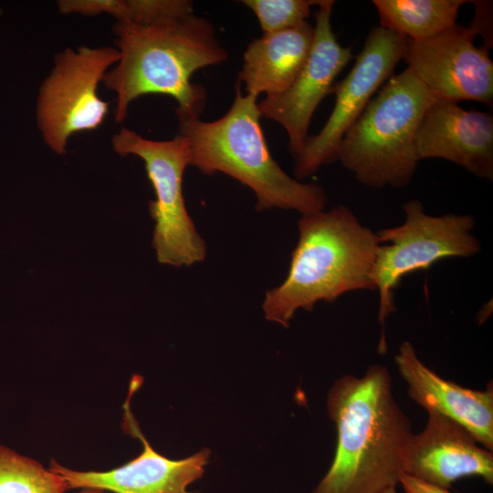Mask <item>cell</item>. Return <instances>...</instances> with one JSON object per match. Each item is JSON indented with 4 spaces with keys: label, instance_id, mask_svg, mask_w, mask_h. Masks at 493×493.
I'll return each mask as SVG.
<instances>
[{
    "label": "cell",
    "instance_id": "obj_1",
    "mask_svg": "<svg viewBox=\"0 0 493 493\" xmlns=\"http://www.w3.org/2000/svg\"><path fill=\"white\" fill-rule=\"evenodd\" d=\"M327 411L337 429L332 463L311 493H380L396 488L413 434L399 406L392 376L382 364L362 376L337 379L327 395Z\"/></svg>",
    "mask_w": 493,
    "mask_h": 493
},
{
    "label": "cell",
    "instance_id": "obj_2",
    "mask_svg": "<svg viewBox=\"0 0 493 493\" xmlns=\"http://www.w3.org/2000/svg\"><path fill=\"white\" fill-rule=\"evenodd\" d=\"M114 34L120 59L102 83L116 93L117 123L126 119L134 100L147 94L173 98L178 118L200 116L206 92L191 77L228 58L208 19L193 14L147 26L117 22Z\"/></svg>",
    "mask_w": 493,
    "mask_h": 493
},
{
    "label": "cell",
    "instance_id": "obj_3",
    "mask_svg": "<svg viewBox=\"0 0 493 493\" xmlns=\"http://www.w3.org/2000/svg\"><path fill=\"white\" fill-rule=\"evenodd\" d=\"M283 282L266 292L265 318L284 327L298 309L333 302L355 290H376L372 269L380 241L345 205L303 215Z\"/></svg>",
    "mask_w": 493,
    "mask_h": 493
},
{
    "label": "cell",
    "instance_id": "obj_4",
    "mask_svg": "<svg viewBox=\"0 0 493 493\" xmlns=\"http://www.w3.org/2000/svg\"><path fill=\"white\" fill-rule=\"evenodd\" d=\"M257 98L243 95L237 82L234 102L223 117L212 121L178 118L179 135L188 142L190 165L205 174L226 173L249 187L258 211L279 208L301 215L323 211L328 202L325 190L290 177L273 159L260 124Z\"/></svg>",
    "mask_w": 493,
    "mask_h": 493
},
{
    "label": "cell",
    "instance_id": "obj_5",
    "mask_svg": "<svg viewBox=\"0 0 493 493\" xmlns=\"http://www.w3.org/2000/svg\"><path fill=\"white\" fill-rule=\"evenodd\" d=\"M435 98L409 69L393 75L342 137L338 161L370 188H402L419 163L416 133Z\"/></svg>",
    "mask_w": 493,
    "mask_h": 493
},
{
    "label": "cell",
    "instance_id": "obj_6",
    "mask_svg": "<svg viewBox=\"0 0 493 493\" xmlns=\"http://www.w3.org/2000/svg\"><path fill=\"white\" fill-rule=\"evenodd\" d=\"M111 144L120 155H136L144 162L155 193L149 212L155 221L152 247L158 262L189 267L204 261L206 246L187 212L183 193L184 173L190 165L186 139L178 134L168 141L149 140L121 128L112 135Z\"/></svg>",
    "mask_w": 493,
    "mask_h": 493
},
{
    "label": "cell",
    "instance_id": "obj_7",
    "mask_svg": "<svg viewBox=\"0 0 493 493\" xmlns=\"http://www.w3.org/2000/svg\"><path fill=\"white\" fill-rule=\"evenodd\" d=\"M404 222L376 232L380 246L372 269L379 292L378 321L395 311L393 290L407 275L446 257H469L481 250L471 215H430L419 200L404 205Z\"/></svg>",
    "mask_w": 493,
    "mask_h": 493
},
{
    "label": "cell",
    "instance_id": "obj_8",
    "mask_svg": "<svg viewBox=\"0 0 493 493\" xmlns=\"http://www.w3.org/2000/svg\"><path fill=\"white\" fill-rule=\"evenodd\" d=\"M120 59L116 47L66 48L42 82L37 100V122L46 144L63 155L70 136L96 130L104 121L108 102L98 95L108 68Z\"/></svg>",
    "mask_w": 493,
    "mask_h": 493
},
{
    "label": "cell",
    "instance_id": "obj_9",
    "mask_svg": "<svg viewBox=\"0 0 493 493\" xmlns=\"http://www.w3.org/2000/svg\"><path fill=\"white\" fill-rule=\"evenodd\" d=\"M408 39L380 26L372 28L347 76L334 83L333 110L319 133L309 136L295 158L297 180L314 174L338 161L341 141L375 93L404 59Z\"/></svg>",
    "mask_w": 493,
    "mask_h": 493
},
{
    "label": "cell",
    "instance_id": "obj_10",
    "mask_svg": "<svg viewBox=\"0 0 493 493\" xmlns=\"http://www.w3.org/2000/svg\"><path fill=\"white\" fill-rule=\"evenodd\" d=\"M477 31L456 24L429 39L407 41L404 60L432 95L458 103L493 105V62L488 48L477 47Z\"/></svg>",
    "mask_w": 493,
    "mask_h": 493
},
{
    "label": "cell",
    "instance_id": "obj_11",
    "mask_svg": "<svg viewBox=\"0 0 493 493\" xmlns=\"http://www.w3.org/2000/svg\"><path fill=\"white\" fill-rule=\"evenodd\" d=\"M332 0L318 1L314 37L304 67L284 92L267 96L258 103L261 116L279 123L287 131L294 159L309 137L311 118L323 99L331 93L336 77L352 59V48L341 46L331 27Z\"/></svg>",
    "mask_w": 493,
    "mask_h": 493
},
{
    "label": "cell",
    "instance_id": "obj_12",
    "mask_svg": "<svg viewBox=\"0 0 493 493\" xmlns=\"http://www.w3.org/2000/svg\"><path fill=\"white\" fill-rule=\"evenodd\" d=\"M142 378H131L128 398L123 404V430L142 444L140 455L129 462L107 471H79L68 468L56 460L49 469L60 475L68 489L94 488L112 493H197L188 491L193 482L201 478L210 456L203 449L182 459L168 458L149 444L131 410V398L142 383Z\"/></svg>",
    "mask_w": 493,
    "mask_h": 493
},
{
    "label": "cell",
    "instance_id": "obj_13",
    "mask_svg": "<svg viewBox=\"0 0 493 493\" xmlns=\"http://www.w3.org/2000/svg\"><path fill=\"white\" fill-rule=\"evenodd\" d=\"M404 473L449 488L467 477L493 484V453L463 425L436 413H428L425 428L412 434L404 452Z\"/></svg>",
    "mask_w": 493,
    "mask_h": 493
},
{
    "label": "cell",
    "instance_id": "obj_14",
    "mask_svg": "<svg viewBox=\"0 0 493 493\" xmlns=\"http://www.w3.org/2000/svg\"><path fill=\"white\" fill-rule=\"evenodd\" d=\"M415 145L419 160L444 159L493 180V118L487 112L435 99L422 118Z\"/></svg>",
    "mask_w": 493,
    "mask_h": 493
},
{
    "label": "cell",
    "instance_id": "obj_15",
    "mask_svg": "<svg viewBox=\"0 0 493 493\" xmlns=\"http://www.w3.org/2000/svg\"><path fill=\"white\" fill-rule=\"evenodd\" d=\"M394 362L414 402L427 413H436L460 424L480 445L493 452L491 384L481 391L440 377L419 359L410 341L400 345Z\"/></svg>",
    "mask_w": 493,
    "mask_h": 493
},
{
    "label": "cell",
    "instance_id": "obj_16",
    "mask_svg": "<svg viewBox=\"0 0 493 493\" xmlns=\"http://www.w3.org/2000/svg\"><path fill=\"white\" fill-rule=\"evenodd\" d=\"M313 37L314 26L305 21L253 39L244 52L237 82L245 84L246 94L256 97L284 92L304 67Z\"/></svg>",
    "mask_w": 493,
    "mask_h": 493
},
{
    "label": "cell",
    "instance_id": "obj_17",
    "mask_svg": "<svg viewBox=\"0 0 493 493\" xmlns=\"http://www.w3.org/2000/svg\"><path fill=\"white\" fill-rule=\"evenodd\" d=\"M465 0H373L380 26L410 41L432 38L456 24Z\"/></svg>",
    "mask_w": 493,
    "mask_h": 493
},
{
    "label": "cell",
    "instance_id": "obj_18",
    "mask_svg": "<svg viewBox=\"0 0 493 493\" xmlns=\"http://www.w3.org/2000/svg\"><path fill=\"white\" fill-rule=\"evenodd\" d=\"M68 489L60 475L0 446V493H65Z\"/></svg>",
    "mask_w": 493,
    "mask_h": 493
},
{
    "label": "cell",
    "instance_id": "obj_19",
    "mask_svg": "<svg viewBox=\"0 0 493 493\" xmlns=\"http://www.w3.org/2000/svg\"><path fill=\"white\" fill-rule=\"evenodd\" d=\"M242 3L256 15L264 34L296 26L309 16L311 0H244Z\"/></svg>",
    "mask_w": 493,
    "mask_h": 493
},
{
    "label": "cell",
    "instance_id": "obj_20",
    "mask_svg": "<svg viewBox=\"0 0 493 493\" xmlns=\"http://www.w3.org/2000/svg\"><path fill=\"white\" fill-rule=\"evenodd\" d=\"M193 14L194 3L189 0H123L119 22L147 26Z\"/></svg>",
    "mask_w": 493,
    "mask_h": 493
},
{
    "label": "cell",
    "instance_id": "obj_21",
    "mask_svg": "<svg viewBox=\"0 0 493 493\" xmlns=\"http://www.w3.org/2000/svg\"><path fill=\"white\" fill-rule=\"evenodd\" d=\"M62 14L96 16L109 14L121 21L123 14V0H59L57 2Z\"/></svg>",
    "mask_w": 493,
    "mask_h": 493
},
{
    "label": "cell",
    "instance_id": "obj_22",
    "mask_svg": "<svg viewBox=\"0 0 493 493\" xmlns=\"http://www.w3.org/2000/svg\"><path fill=\"white\" fill-rule=\"evenodd\" d=\"M475 5V16L470 23L477 33L485 40V47L488 49L492 47V2L472 1Z\"/></svg>",
    "mask_w": 493,
    "mask_h": 493
},
{
    "label": "cell",
    "instance_id": "obj_23",
    "mask_svg": "<svg viewBox=\"0 0 493 493\" xmlns=\"http://www.w3.org/2000/svg\"><path fill=\"white\" fill-rule=\"evenodd\" d=\"M399 484L405 493H452L448 488L423 481L406 473L401 475Z\"/></svg>",
    "mask_w": 493,
    "mask_h": 493
},
{
    "label": "cell",
    "instance_id": "obj_24",
    "mask_svg": "<svg viewBox=\"0 0 493 493\" xmlns=\"http://www.w3.org/2000/svg\"><path fill=\"white\" fill-rule=\"evenodd\" d=\"M78 493H107L105 490L94 488H80Z\"/></svg>",
    "mask_w": 493,
    "mask_h": 493
},
{
    "label": "cell",
    "instance_id": "obj_25",
    "mask_svg": "<svg viewBox=\"0 0 493 493\" xmlns=\"http://www.w3.org/2000/svg\"><path fill=\"white\" fill-rule=\"evenodd\" d=\"M380 493H398V492L396 490V488H389L381 491Z\"/></svg>",
    "mask_w": 493,
    "mask_h": 493
}]
</instances>
